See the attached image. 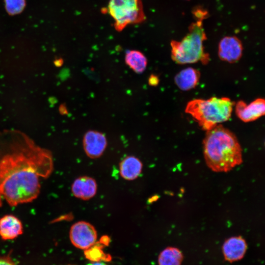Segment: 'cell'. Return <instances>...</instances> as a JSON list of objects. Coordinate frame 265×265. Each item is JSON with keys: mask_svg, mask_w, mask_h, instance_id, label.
<instances>
[{"mask_svg": "<svg viewBox=\"0 0 265 265\" xmlns=\"http://www.w3.org/2000/svg\"><path fill=\"white\" fill-rule=\"evenodd\" d=\"M52 152L18 132L0 134V207L33 202L53 171Z\"/></svg>", "mask_w": 265, "mask_h": 265, "instance_id": "cell-1", "label": "cell"}, {"mask_svg": "<svg viewBox=\"0 0 265 265\" xmlns=\"http://www.w3.org/2000/svg\"><path fill=\"white\" fill-rule=\"evenodd\" d=\"M206 162L214 172H228L242 161V150L236 135L218 125L207 131L203 140Z\"/></svg>", "mask_w": 265, "mask_h": 265, "instance_id": "cell-2", "label": "cell"}, {"mask_svg": "<svg viewBox=\"0 0 265 265\" xmlns=\"http://www.w3.org/2000/svg\"><path fill=\"white\" fill-rule=\"evenodd\" d=\"M195 22L188 27L186 35L180 41L172 40L171 56L180 64L193 63L201 61L206 64L209 55L205 52L203 45L207 36L203 27L204 19L194 18Z\"/></svg>", "mask_w": 265, "mask_h": 265, "instance_id": "cell-3", "label": "cell"}, {"mask_svg": "<svg viewBox=\"0 0 265 265\" xmlns=\"http://www.w3.org/2000/svg\"><path fill=\"white\" fill-rule=\"evenodd\" d=\"M234 105V102L226 97L196 99L187 104L185 111L198 122L203 130L207 131L228 120Z\"/></svg>", "mask_w": 265, "mask_h": 265, "instance_id": "cell-4", "label": "cell"}, {"mask_svg": "<svg viewBox=\"0 0 265 265\" xmlns=\"http://www.w3.org/2000/svg\"><path fill=\"white\" fill-rule=\"evenodd\" d=\"M107 10L113 19L114 27L117 31L146 20L142 0H110Z\"/></svg>", "mask_w": 265, "mask_h": 265, "instance_id": "cell-5", "label": "cell"}, {"mask_svg": "<svg viewBox=\"0 0 265 265\" xmlns=\"http://www.w3.org/2000/svg\"><path fill=\"white\" fill-rule=\"evenodd\" d=\"M69 238L76 247L86 250L93 245L97 238V231L90 223L80 221L74 223L69 232Z\"/></svg>", "mask_w": 265, "mask_h": 265, "instance_id": "cell-6", "label": "cell"}, {"mask_svg": "<svg viewBox=\"0 0 265 265\" xmlns=\"http://www.w3.org/2000/svg\"><path fill=\"white\" fill-rule=\"evenodd\" d=\"M242 52V44L236 36H225L219 43L218 54L222 60L229 63L237 62L241 58Z\"/></svg>", "mask_w": 265, "mask_h": 265, "instance_id": "cell-7", "label": "cell"}, {"mask_svg": "<svg viewBox=\"0 0 265 265\" xmlns=\"http://www.w3.org/2000/svg\"><path fill=\"white\" fill-rule=\"evenodd\" d=\"M82 143L85 154L91 159L101 156L107 146L105 135L95 130L88 131L85 133Z\"/></svg>", "mask_w": 265, "mask_h": 265, "instance_id": "cell-8", "label": "cell"}, {"mask_svg": "<svg viewBox=\"0 0 265 265\" xmlns=\"http://www.w3.org/2000/svg\"><path fill=\"white\" fill-rule=\"evenodd\" d=\"M265 103L264 99L262 98L257 99L249 105L239 101L236 105V113L244 122L256 120L265 114Z\"/></svg>", "mask_w": 265, "mask_h": 265, "instance_id": "cell-9", "label": "cell"}, {"mask_svg": "<svg viewBox=\"0 0 265 265\" xmlns=\"http://www.w3.org/2000/svg\"><path fill=\"white\" fill-rule=\"evenodd\" d=\"M23 225L21 220L12 214L0 218V237L4 240L14 239L23 234Z\"/></svg>", "mask_w": 265, "mask_h": 265, "instance_id": "cell-10", "label": "cell"}, {"mask_svg": "<svg viewBox=\"0 0 265 265\" xmlns=\"http://www.w3.org/2000/svg\"><path fill=\"white\" fill-rule=\"evenodd\" d=\"M97 185L96 181L88 176H82L76 179L72 184L71 190L76 197L89 200L94 197L97 192Z\"/></svg>", "mask_w": 265, "mask_h": 265, "instance_id": "cell-11", "label": "cell"}, {"mask_svg": "<svg viewBox=\"0 0 265 265\" xmlns=\"http://www.w3.org/2000/svg\"><path fill=\"white\" fill-rule=\"evenodd\" d=\"M247 248L245 240L241 237H234L224 242L222 250L225 259L231 262L241 259Z\"/></svg>", "mask_w": 265, "mask_h": 265, "instance_id": "cell-12", "label": "cell"}, {"mask_svg": "<svg viewBox=\"0 0 265 265\" xmlns=\"http://www.w3.org/2000/svg\"><path fill=\"white\" fill-rule=\"evenodd\" d=\"M200 77V73L197 70L188 67L182 70L175 76V83L181 90H189L198 84Z\"/></svg>", "mask_w": 265, "mask_h": 265, "instance_id": "cell-13", "label": "cell"}, {"mask_svg": "<svg viewBox=\"0 0 265 265\" xmlns=\"http://www.w3.org/2000/svg\"><path fill=\"white\" fill-rule=\"evenodd\" d=\"M142 167V163L137 158L128 156L120 163V174L126 180H133L139 176Z\"/></svg>", "mask_w": 265, "mask_h": 265, "instance_id": "cell-14", "label": "cell"}, {"mask_svg": "<svg viewBox=\"0 0 265 265\" xmlns=\"http://www.w3.org/2000/svg\"><path fill=\"white\" fill-rule=\"evenodd\" d=\"M125 61L126 64L137 74L143 73L147 65L146 56L140 51L130 50L127 52Z\"/></svg>", "mask_w": 265, "mask_h": 265, "instance_id": "cell-15", "label": "cell"}, {"mask_svg": "<svg viewBox=\"0 0 265 265\" xmlns=\"http://www.w3.org/2000/svg\"><path fill=\"white\" fill-rule=\"evenodd\" d=\"M183 256L181 251L174 247H168L163 250L159 257V265H180Z\"/></svg>", "mask_w": 265, "mask_h": 265, "instance_id": "cell-16", "label": "cell"}, {"mask_svg": "<svg viewBox=\"0 0 265 265\" xmlns=\"http://www.w3.org/2000/svg\"><path fill=\"white\" fill-rule=\"evenodd\" d=\"M103 244L95 243L93 245L89 248L85 250L84 255L85 257L92 261L100 262L101 261H109L111 260L110 255L106 254L103 251Z\"/></svg>", "mask_w": 265, "mask_h": 265, "instance_id": "cell-17", "label": "cell"}, {"mask_svg": "<svg viewBox=\"0 0 265 265\" xmlns=\"http://www.w3.org/2000/svg\"><path fill=\"white\" fill-rule=\"evenodd\" d=\"M6 12L10 15L21 13L26 5V0H4Z\"/></svg>", "mask_w": 265, "mask_h": 265, "instance_id": "cell-18", "label": "cell"}, {"mask_svg": "<svg viewBox=\"0 0 265 265\" xmlns=\"http://www.w3.org/2000/svg\"><path fill=\"white\" fill-rule=\"evenodd\" d=\"M0 265H16L11 257L8 256H0Z\"/></svg>", "mask_w": 265, "mask_h": 265, "instance_id": "cell-19", "label": "cell"}, {"mask_svg": "<svg viewBox=\"0 0 265 265\" xmlns=\"http://www.w3.org/2000/svg\"><path fill=\"white\" fill-rule=\"evenodd\" d=\"M159 82L158 77L154 75H151L148 79V83L151 86H156Z\"/></svg>", "mask_w": 265, "mask_h": 265, "instance_id": "cell-20", "label": "cell"}, {"mask_svg": "<svg viewBox=\"0 0 265 265\" xmlns=\"http://www.w3.org/2000/svg\"><path fill=\"white\" fill-rule=\"evenodd\" d=\"M109 239L108 238V237L104 236L103 237L100 241V242L104 244V245H107V243H108Z\"/></svg>", "mask_w": 265, "mask_h": 265, "instance_id": "cell-21", "label": "cell"}, {"mask_svg": "<svg viewBox=\"0 0 265 265\" xmlns=\"http://www.w3.org/2000/svg\"><path fill=\"white\" fill-rule=\"evenodd\" d=\"M87 265H107L101 262H95L92 263L88 264Z\"/></svg>", "mask_w": 265, "mask_h": 265, "instance_id": "cell-22", "label": "cell"}]
</instances>
